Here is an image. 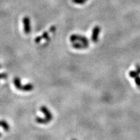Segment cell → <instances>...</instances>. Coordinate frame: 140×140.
Masks as SVG:
<instances>
[{
    "mask_svg": "<svg viewBox=\"0 0 140 140\" xmlns=\"http://www.w3.org/2000/svg\"><path fill=\"white\" fill-rule=\"evenodd\" d=\"M42 37L43 39H45L47 41H49V34L47 32H44V33H43V34L42 35Z\"/></svg>",
    "mask_w": 140,
    "mask_h": 140,
    "instance_id": "cell-10",
    "label": "cell"
},
{
    "mask_svg": "<svg viewBox=\"0 0 140 140\" xmlns=\"http://www.w3.org/2000/svg\"><path fill=\"white\" fill-rule=\"evenodd\" d=\"M72 140H77V139H73Z\"/></svg>",
    "mask_w": 140,
    "mask_h": 140,
    "instance_id": "cell-17",
    "label": "cell"
},
{
    "mask_svg": "<svg viewBox=\"0 0 140 140\" xmlns=\"http://www.w3.org/2000/svg\"><path fill=\"white\" fill-rule=\"evenodd\" d=\"M33 88H34V86L32 84H31V83H29V84H27L24 86L22 84L19 90H22V91H31V90H33Z\"/></svg>",
    "mask_w": 140,
    "mask_h": 140,
    "instance_id": "cell-6",
    "label": "cell"
},
{
    "mask_svg": "<svg viewBox=\"0 0 140 140\" xmlns=\"http://www.w3.org/2000/svg\"><path fill=\"white\" fill-rule=\"evenodd\" d=\"M1 67H2V66H1V65H0V68H1Z\"/></svg>",
    "mask_w": 140,
    "mask_h": 140,
    "instance_id": "cell-18",
    "label": "cell"
},
{
    "mask_svg": "<svg viewBox=\"0 0 140 140\" xmlns=\"http://www.w3.org/2000/svg\"><path fill=\"white\" fill-rule=\"evenodd\" d=\"M1 136H2V133L0 132V137H1Z\"/></svg>",
    "mask_w": 140,
    "mask_h": 140,
    "instance_id": "cell-16",
    "label": "cell"
},
{
    "mask_svg": "<svg viewBox=\"0 0 140 140\" xmlns=\"http://www.w3.org/2000/svg\"><path fill=\"white\" fill-rule=\"evenodd\" d=\"M136 70L138 72V73L140 75V65H139V64H137V65L136 66Z\"/></svg>",
    "mask_w": 140,
    "mask_h": 140,
    "instance_id": "cell-15",
    "label": "cell"
},
{
    "mask_svg": "<svg viewBox=\"0 0 140 140\" xmlns=\"http://www.w3.org/2000/svg\"><path fill=\"white\" fill-rule=\"evenodd\" d=\"M87 0H72V2H73L75 4H78V5H83L84 4L86 3Z\"/></svg>",
    "mask_w": 140,
    "mask_h": 140,
    "instance_id": "cell-9",
    "label": "cell"
},
{
    "mask_svg": "<svg viewBox=\"0 0 140 140\" xmlns=\"http://www.w3.org/2000/svg\"><path fill=\"white\" fill-rule=\"evenodd\" d=\"M0 127H3L5 131L7 132L10 129V127H9V124L5 121H3V120H0Z\"/></svg>",
    "mask_w": 140,
    "mask_h": 140,
    "instance_id": "cell-7",
    "label": "cell"
},
{
    "mask_svg": "<svg viewBox=\"0 0 140 140\" xmlns=\"http://www.w3.org/2000/svg\"><path fill=\"white\" fill-rule=\"evenodd\" d=\"M134 81H135V83H136V86H137V87L139 88H140V77H139V75L134 78Z\"/></svg>",
    "mask_w": 140,
    "mask_h": 140,
    "instance_id": "cell-11",
    "label": "cell"
},
{
    "mask_svg": "<svg viewBox=\"0 0 140 140\" xmlns=\"http://www.w3.org/2000/svg\"><path fill=\"white\" fill-rule=\"evenodd\" d=\"M42 36H38V37H36V38H35V42L36 43H37V44H38V43H40V42H41V40H42Z\"/></svg>",
    "mask_w": 140,
    "mask_h": 140,
    "instance_id": "cell-13",
    "label": "cell"
},
{
    "mask_svg": "<svg viewBox=\"0 0 140 140\" xmlns=\"http://www.w3.org/2000/svg\"><path fill=\"white\" fill-rule=\"evenodd\" d=\"M72 46L73 48L77 49H86L88 47V46L84 44L81 42H73Z\"/></svg>",
    "mask_w": 140,
    "mask_h": 140,
    "instance_id": "cell-5",
    "label": "cell"
},
{
    "mask_svg": "<svg viewBox=\"0 0 140 140\" xmlns=\"http://www.w3.org/2000/svg\"><path fill=\"white\" fill-rule=\"evenodd\" d=\"M23 24H24V33L27 34H29L31 33V29L30 25V19L29 17L25 16L23 18Z\"/></svg>",
    "mask_w": 140,
    "mask_h": 140,
    "instance_id": "cell-4",
    "label": "cell"
},
{
    "mask_svg": "<svg viewBox=\"0 0 140 140\" xmlns=\"http://www.w3.org/2000/svg\"><path fill=\"white\" fill-rule=\"evenodd\" d=\"M69 40L72 43L75 42H78L83 43L86 46H89V45H90V42H89L88 39L86 37L79 35V34H72L69 38Z\"/></svg>",
    "mask_w": 140,
    "mask_h": 140,
    "instance_id": "cell-2",
    "label": "cell"
},
{
    "mask_svg": "<svg viewBox=\"0 0 140 140\" xmlns=\"http://www.w3.org/2000/svg\"><path fill=\"white\" fill-rule=\"evenodd\" d=\"M139 74L138 73V72H137L136 70H132V71H130V72H129V76H130L131 78H135L136 77H137V76H139Z\"/></svg>",
    "mask_w": 140,
    "mask_h": 140,
    "instance_id": "cell-8",
    "label": "cell"
},
{
    "mask_svg": "<svg viewBox=\"0 0 140 140\" xmlns=\"http://www.w3.org/2000/svg\"><path fill=\"white\" fill-rule=\"evenodd\" d=\"M40 111L44 113L45 115L44 118L41 117H36V121L38 123L40 124H47L48 123L50 122L52 119H53V114H51V112L49 111V110L47 108L46 106H43L40 108Z\"/></svg>",
    "mask_w": 140,
    "mask_h": 140,
    "instance_id": "cell-1",
    "label": "cell"
},
{
    "mask_svg": "<svg viewBox=\"0 0 140 140\" xmlns=\"http://www.w3.org/2000/svg\"><path fill=\"white\" fill-rule=\"evenodd\" d=\"M55 31H56V27L55 26H51L49 29V31H50L51 33H55Z\"/></svg>",
    "mask_w": 140,
    "mask_h": 140,
    "instance_id": "cell-14",
    "label": "cell"
},
{
    "mask_svg": "<svg viewBox=\"0 0 140 140\" xmlns=\"http://www.w3.org/2000/svg\"><path fill=\"white\" fill-rule=\"evenodd\" d=\"M101 33V27L98 25L95 26L92 30V33H91V41L94 43H97L99 40V36Z\"/></svg>",
    "mask_w": 140,
    "mask_h": 140,
    "instance_id": "cell-3",
    "label": "cell"
},
{
    "mask_svg": "<svg viewBox=\"0 0 140 140\" xmlns=\"http://www.w3.org/2000/svg\"><path fill=\"white\" fill-rule=\"evenodd\" d=\"M7 74L5 73H0V79H5L7 78Z\"/></svg>",
    "mask_w": 140,
    "mask_h": 140,
    "instance_id": "cell-12",
    "label": "cell"
}]
</instances>
